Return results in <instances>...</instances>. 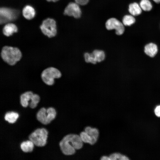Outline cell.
I'll list each match as a JSON object with an SVG mask.
<instances>
[{"label": "cell", "mask_w": 160, "mask_h": 160, "mask_svg": "<svg viewBox=\"0 0 160 160\" xmlns=\"http://www.w3.org/2000/svg\"><path fill=\"white\" fill-rule=\"evenodd\" d=\"M18 31L17 25L12 23H9L5 24L2 28V32L5 36H9Z\"/></svg>", "instance_id": "10"}, {"label": "cell", "mask_w": 160, "mask_h": 160, "mask_svg": "<svg viewBox=\"0 0 160 160\" xmlns=\"http://www.w3.org/2000/svg\"><path fill=\"white\" fill-rule=\"evenodd\" d=\"M39 27L42 33L49 38L54 37L57 35L56 22L53 18L48 17L43 20Z\"/></svg>", "instance_id": "4"}, {"label": "cell", "mask_w": 160, "mask_h": 160, "mask_svg": "<svg viewBox=\"0 0 160 160\" xmlns=\"http://www.w3.org/2000/svg\"><path fill=\"white\" fill-rule=\"evenodd\" d=\"M79 5L76 3H69L64 10L63 14L65 15L73 16L76 18H79L81 12Z\"/></svg>", "instance_id": "9"}, {"label": "cell", "mask_w": 160, "mask_h": 160, "mask_svg": "<svg viewBox=\"0 0 160 160\" xmlns=\"http://www.w3.org/2000/svg\"><path fill=\"white\" fill-rule=\"evenodd\" d=\"M144 51L146 55L151 57H153L158 52V47L156 44L152 43H149L145 46Z\"/></svg>", "instance_id": "12"}, {"label": "cell", "mask_w": 160, "mask_h": 160, "mask_svg": "<svg viewBox=\"0 0 160 160\" xmlns=\"http://www.w3.org/2000/svg\"><path fill=\"white\" fill-rule=\"evenodd\" d=\"M111 160H129L126 156L119 153H113L111 154L109 156Z\"/></svg>", "instance_id": "22"}, {"label": "cell", "mask_w": 160, "mask_h": 160, "mask_svg": "<svg viewBox=\"0 0 160 160\" xmlns=\"http://www.w3.org/2000/svg\"><path fill=\"white\" fill-rule=\"evenodd\" d=\"M156 115L158 117H160V105L157 106L154 110Z\"/></svg>", "instance_id": "26"}, {"label": "cell", "mask_w": 160, "mask_h": 160, "mask_svg": "<svg viewBox=\"0 0 160 160\" xmlns=\"http://www.w3.org/2000/svg\"><path fill=\"white\" fill-rule=\"evenodd\" d=\"M48 132L44 128H38L32 132L28 137L29 140L37 146H43L46 144Z\"/></svg>", "instance_id": "6"}, {"label": "cell", "mask_w": 160, "mask_h": 160, "mask_svg": "<svg viewBox=\"0 0 160 160\" xmlns=\"http://www.w3.org/2000/svg\"><path fill=\"white\" fill-rule=\"evenodd\" d=\"M100 159L102 160H111L109 156H102L100 158Z\"/></svg>", "instance_id": "27"}, {"label": "cell", "mask_w": 160, "mask_h": 160, "mask_svg": "<svg viewBox=\"0 0 160 160\" xmlns=\"http://www.w3.org/2000/svg\"><path fill=\"white\" fill-rule=\"evenodd\" d=\"M22 13V11L12 8L0 7V28L9 23H13Z\"/></svg>", "instance_id": "3"}, {"label": "cell", "mask_w": 160, "mask_h": 160, "mask_svg": "<svg viewBox=\"0 0 160 160\" xmlns=\"http://www.w3.org/2000/svg\"><path fill=\"white\" fill-rule=\"evenodd\" d=\"M56 115V111L54 108L49 107L46 109L42 108L37 112L36 116L37 119L41 123L47 124L55 118Z\"/></svg>", "instance_id": "7"}, {"label": "cell", "mask_w": 160, "mask_h": 160, "mask_svg": "<svg viewBox=\"0 0 160 160\" xmlns=\"http://www.w3.org/2000/svg\"><path fill=\"white\" fill-rule=\"evenodd\" d=\"M83 143L79 135L72 134L64 137L60 142L59 145L64 154L71 155L75 153L76 150L82 148Z\"/></svg>", "instance_id": "1"}, {"label": "cell", "mask_w": 160, "mask_h": 160, "mask_svg": "<svg viewBox=\"0 0 160 160\" xmlns=\"http://www.w3.org/2000/svg\"><path fill=\"white\" fill-rule=\"evenodd\" d=\"M75 2L80 5H84L87 4L89 0H75Z\"/></svg>", "instance_id": "25"}, {"label": "cell", "mask_w": 160, "mask_h": 160, "mask_svg": "<svg viewBox=\"0 0 160 160\" xmlns=\"http://www.w3.org/2000/svg\"><path fill=\"white\" fill-rule=\"evenodd\" d=\"M154 2L156 3H160V0H153Z\"/></svg>", "instance_id": "28"}, {"label": "cell", "mask_w": 160, "mask_h": 160, "mask_svg": "<svg viewBox=\"0 0 160 160\" xmlns=\"http://www.w3.org/2000/svg\"><path fill=\"white\" fill-rule=\"evenodd\" d=\"M140 6L142 9L145 11H149L152 8V4L149 0H141Z\"/></svg>", "instance_id": "20"}, {"label": "cell", "mask_w": 160, "mask_h": 160, "mask_svg": "<svg viewBox=\"0 0 160 160\" xmlns=\"http://www.w3.org/2000/svg\"><path fill=\"white\" fill-rule=\"evenodd\" d=\"M79 135L83 143H89L91 145H94L92 139L84 131L81 132Z\"/></svg>", "instance_id": "21"}, {"label": "cell", "mask_w": 160, "mask_h": 160, "mask_svg": "<svg viewBox=\"0 0 160 160\" xmlns=\"http://www.w3.org/2000/svg\"><path fill=\"white\" fill-rule=\"evenodd\" d=\"M40 99L39 96L37 94H34L31 102L29 104V107L32 108H35L37 104L39 102Z\"/></svg>", "instance_id": "24"}, {"label": "cell", "mask_w": 160, "mask_h": 160, "mask_svg": "<svg viewBox=\"0 0 160 160\" xmlns=\"http://www.w3.org/2000/svg\"><path fill=\"white\" fill-rule=\"evenodd\" d=\"M34 144L31 140H28L22 142L20 145L22 150L25 152H30L33 151Z\"/></svg>", "instance_id": "16"}, {"label": "cell", "mask_w": 160, "mask_h": 160, "mask_svg": "<svg viewBox=\"0 0 160 160\" xmlns=\"http://www.w3.org/2000/svg\"><path fill=\"white\" fill-rule=\"evenodd\" d=\"M61 75V73L58 69L53 67H49L44 70L41 76L44 83L51 86L54 84L55 79L59 78Z\"/></svg>", "instance_id": "5"}, {"label": "cell", "mask_w": 160, "mask_h": 160, "mask_svg": "<svg viewBox=\"0 0 160 160\" xmlns=\"http://www.w3.org/2000/svg\"><path fill=\"white\" fill-rule=\"evenodd\" d=\"M48 1H53V2H56L59 0H47Z\"/></svg>", "instance_id": "29"}, {"label": "cell", "mask_w": 160, "mask_h": 160, "mask_svg": "<svg viewBox=\"0 0 160 160\" xmlns=\"http://www.w3.org/2000/svg\"><path fill=\"white\" fill-rule=\"evenodd\" d=\"M0 55L4 62L11 66L15 65L19 61L22 56L21 52L18 48L8 46L2 47Z\"/></svg>", "instance_id": "2"}, {"label": "cell", "mask_w": 160, "mask_h": 160, "mask_svg": "<svg viewBox=\"0 0 160 160\" xmlns=\"http://www.w3.org/2000/svg\"><path fill=\"white\" fill-rule=\"evenodd\" d=\"M22 13L23 15L25 18L31 20L35 17L36 11L33 7L28 4L25 5L23 8Z\"/></svg>", "instance_id": "11"}, {"label": "cell", "mask_w": 160, "mask_h": 160, "mask_svg": "<svg viewBox=\"0 0 160 160\" xmlns=\"http://www.w3.org/2000/svg\"><path fill=\"white\" fill-rule=\"evenodd\" d=\"M97 62H100L103 61L105 57L104 52L101 50H95L92 53Z\"/></svg>", "instance_id": "18"}, {"label": "cell", "mask_w": 160, "mask_h": 160, "mask_svg": "<svg viewBox=\"0 0 160 160\" xmlns=\"http://www.w3.org/2000/svg\"><path fill=\"white\" fill-rule=\"evenodd\" d=\"M129 11L132 15L137 16L141 13L142 9L137 3L134 2L129 5Z\"/></svg>", "instance_id": "15"}, {"label": "cell", "mask_w": 160, "mask_h": 160, "mask_svg": "<svg viewBox=\"0 0 160 160\" xmlns=\"http://www.w3.org/2000/svg\"><path fill=\"white\" fill-rule=\"evenodd\" d=\"M18 114L14 112L7 113L4 116L5 120L10 123H14L18 117Z\"/></svg>", "instance_id": "17"}, {"label": "cell", "mask_w": 160, "mask_h": 160, "mask_svg": "<svg viewBox=\"0 0 160 160\" xmlns=\"http://www.w3.org/2000/svg\"><path fill=\"white\" fill-rule=\"evenodd\" d=\"M84 131L91 138L93 144H95L97 142L99 136V132L98 129L96 128L87 126L84 129Z\"/></svg>", "instance_id": "14"}, {"label": "cell", "mask_w": 160, "mask_h": 160, "mask_svg": "<svg viewBox=\"0 0 160 160\" xmlns=\"http://www.w3.org/2000/svg\"><path fill=\"white\" fill-rule=\"evenodd\" d=\"M135 19L132 15H126L124 16L122 20V23L125 26H130L134 24Z\"/></svg>", "instance_id": "19"}, {"label": "cell", "mask_w": 160, "mask_h": 160, "mask_svg": "<svg viewBox=\"0 0 160 160\" xmlns=\"http://www.w3.org/2000/svg\"><path fill=\"white\" fill-rule=\"evenodd\" d=\"M33 95L32 92L30 91L25 92L21 95L20 99L21 105L24 107H26L28 105L30 100L31 102Z\"/></svg>", "instance_id": "13"}, {"label": "cell", "mask_w": 160, "mask_h": 160, "mask_svg": "<svg viewBox=\"0 0 160 160\" xmlns=\"http://www.w3.org/2000/svg\"><path fill=\"white\" fill-rule=\"evenodd\" d=\"M106 28L108 30L115 29L118 35L122 34L124 31V25L119 20L114 18H112L107 20L105 23Z\"/></svg>", "instance_id": "8"}, {"label": "cell", "mask_w": 160, "mask_h": 160, "mask_svg": "<svg viewBox=\"0 0 160 160\" xmlns=\"http://www.w3.org/2000/svg\"><path fill=\"white\" fill-rule=\"evenodd\" d=\"M84 57L87 63H91L93 64H95L97 63L92 53L86 52L84 55Z\"/></svg>", "instance_id": "23"}]
</instances>
